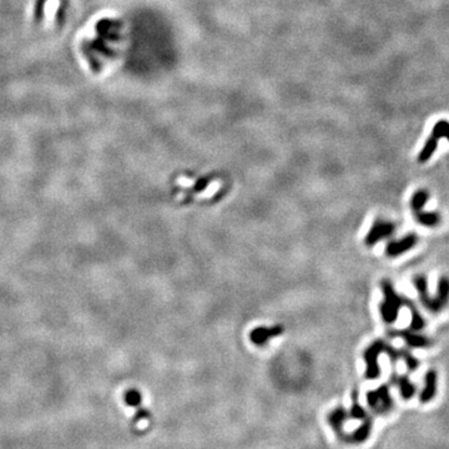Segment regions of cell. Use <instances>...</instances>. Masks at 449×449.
Returning <instances> with one entry per match:
<instances>
[{"label": "cell", "instance_id": "6da1fadb", "mask_svg": "<svg viewBox=\"0 0 449 449\" xmlns=\"http://www.w3.org/2000/svg\"><path fill=\"white\" fill-rule=\"evenodd\" d=\"M123 39V23L118 19H101L96 24V35L83 45L90 65L99 71L116 55V45Z\"/></svg>", "mask_w": 449, "mask_h": 449}, {"label": "cell", "instance_id": "7a4b0ae2", "mask_svg": "<svg viewBox=\"0 0 449 449\" xmlns=\"http://www.w3.org/2000/svg\"><path fill=\"white\" fill-rule=\"evenodd\" d=\"M382 291H383V302L379 305V312L382 318L387 324L395 323L398 318L401 307L404 306V298L399 296L393 287L389 280H383L381 282Z\"/></svg>", "mask_w": 449, "mask_h": 449}, {"label": "cell", "instance_id": "3957f363", "mask_svg": "<svg viewBox=\"0 0 449 449\" xmlns=\"http://www.w3.org/2000/svg\"><path fill=\"white\" fill-rule=\"evenodd\" d=\"M386 342L382 340L375 341L364 350V362H366V377L368 379H376L381 375L378 358L379 355L384 353Z\"/></svg>", "mask_w": 449, "mask_h": 449}, {"label": "cell", "instance_id": "277c9868", "mask_svg": "<svg viewBox=\"0 0 449 449\" xmlns=\"http://www.w3.org/2000/svg\"><path fill=\"white\" fill-rule=\"evenodd\" d=\"M367 402L373 411L378 413L389 412L393 405L392 397L389 395V388L387 386L378 387L376 391H370L367 393Z\"/></svg>", "mask_w": 449, "mask_h": 449}, {"label": "cell", "instance_id": "5b68a950", "mask_svg": "<svg viewBox=\"0 0 449 449\" xmlns=\"http://www.w3.org/2000/svg\"><path fill=\"white\" fill-rule=\"evenodd\" d=\"M396 231V225L393 222L387 221V220L378 219L376 220L375 224L372 225L370 230L367 233L364 242L367 246H375L376 243H378L382 240L388 239V237L392 236Z\"/></svg>", "mask_w": 449, "mask_h": 449}, {"label": "cell", "instance_id": "8992f818", "mask_svg": "<svg viewBox=\"0 0 449 449\" xmlns=\"http://www.w3.org/2000/svg\"><path fill=\"white\" fill-rule=\"evenodd\" d=\"M417 243H418V236L416 233H408L402 239L388 242L386 246V255L389 257H398L412 250Z\"/></svg>", "mask_w": 449, "mask_h": 449}, {"label": "cell", "instance_id": "52a82bcc", "mask_svg": "<svg viewBox=\"0 0 449 449\" xmlns=\"http://www.w3.org/2000/svg\"><path fill=\"white\" fill-rule=\"evenodd\" d=\"M393 335L401 337L405 342V344L408 347H411V348H428L432 344L431 338H428L424 335H421V333L417 331H412L411 328L397 331Z\"/></svg>", "mask_w": 449, "mask_h": 449}, {"label": "cell", "instance_id": "ba28073f", "mask_svg": "<svg viewBox=\"0 0 449 449\" xmlns=\"http://www.w3.org/2000/svg\"><path fill=\"white\" fill-rule=\"evenodd\" d=\"M283 327L282 326H274V327H257L250 333V341L256 346H263L269 340L277 337V336L282 335Z\"/></svg>", "mask_w": 449, "mask_h": 449}, {"label": "cell", "instance_id": "9c48e42d", "mask_svg": "<svg viewBox=\"0 0 449 449\" xmlns=\"http://www.w3.org/2000/svg\"><path fill=\"white\" fill-rule=\"evenodd\" d=\"M413 285L418 292L419 301L425 309L433 314L434 311V301L433 297L428 292V281L424 275H417L413 277Z\"/></svg>", "mask_w": 449, "mask_h": 449}, {"label": "cell", "instance_id": "30bf717a", "mask_svg": "<svg viewBox=\"0 0 449 449\" xmlns=\"http://www.w3.org/2000/svg\"><path fill=\"white\" fill-rule=\"evenodd\" d=\"M434 311L433 314H439L449 305V279L442 276L437 283V294L433 297Z\"/></svg>", "mask_w": 449, "mask_h": 449}, {"label": "cell", "instance_id": "8fae6325", "mask_svg": "<svg viewBox=\"0 0 449 449\" xmlns=\"http://www.w3.org/2000/svg\"><path fill=\"white\" fill-rule=\"evenodd\" d=\"M437 382H438V375L434 369H430L424 376V387L422 392L419 393V401L422 403H430L437 395Z\"/></svg>", "mask_w": 449, "mask_h": 449}, {"label": "cell", "instance_id": "7c38bea8", "mask_svg": "<svg viewBox=\"0 0 449 449\" xmlns=\"http://www.w3.org/2000/svg\"><path fill=\"white\" fill-rule=\"evenodd\" d=\"M392 381L393 383L399 388L401 396L403 397L404 399H411L414 395H416L417 388L414 386V383L411 382V379L408 378L407 376H393Z\"/></svg>", "mask_w": 449, "mask_h": 449}, {"label": "cell", "instance_id": "4fadbf2b", "mask_svg": "<svg viewBox=\"0 0 449 449\" xmlns=\"http://www.w3.org/2000/svg\"><path fill=\"white\" fill-rule=\"evenodd\" d=\"M404 306H407L411 311V318H412V321H411L409 328L412 329V331H417V332L422 331V329L425 327V321L424 318H423L421 312H419V309L417 308L416 305H414L412 301L408 300V298H404Z\"/></svg>", "mask_w": 449, "mask_h": 449}, {"label": "cell", "instance_id": "5bb4252c", "mask_svg": "<svg viewBox=\"0 0 449 449\" xmlns=\"http://www.w3.org/2000/svg\"><path fill=\"white\" fill-rule=\"evenodd\" d=\"M414 219L419 225L425 226V227H436L440 224L442 217L438 212H425V211H419V212L413 213Z\"/></svg>", "mask_w": 449, "mask_h": 449}, {"label": "cell", "instance_id": "9a60e30c", "mask_svg": "<svg viewBox=\"0 0 449 449\" xmlns=\"http://www.w3.org/2000/svg\"><path fill=\"white\" fill-rule=\"evenodd\" d=\"M430 192L425 189H419L413 193L412 198H411V208H412V212H419L424 208L427 202L430 201Z\"/></svg>", "mask_w": 449, "mask_h": 449}, {"label": "cell", "instance_id": "2e32d148", "mask_svg": "<svg viewBox=\"0 0 449 449\" xmlns=\"http://www.w3.org/2000/svg\"><path fill=\"white\" fill-rule=\"evenodd\" d=\"M437 146H438V140H437L436 138H433V136L428 138L427 141H425L424 146H423V149L421 150V152H419L418 155V162L424 164V162L430 160L432 156H433V153L436 152Z\"/></svg>", "mask_w": 449, "mask_h": 449}, {"label": "cell", "instance_id": "e0dca14e", "mask_svg": "<svg viewBox=\"0 0 449 449\" xmlns=\"http://www.w3.org/2000/svg\"><path fill=\"white\" fill-rule=\"evenodd\" d=\"M399 356H401V359L404 362L409 372H416L418 369L419 361L411 353L409 349L399 348Z\"/></svg>", "mask_w": 449, "mask_h": 449}, {"label": "cell", "instance_id": "ac0fdd59", "mask_svg": "<svg viewBox=\"0 0 449 449\" xmlns=\"http://www.w3.org/2000/svg\"><path fill=\"white\" fill-rule=\"evenodd\" d=\"M432 136L436 138L437 140L439 139L445 138L449 141V123L445 120H440L433 127V131H432Z\"/></svg>", "mask_w": 449, "mask_h": 449}, {"label": "cell", "instance_id": "d6986e66", "mask_svg": "<svg viewBox=\"0 0 449 449\" xmlns=\"http://www.w3.org/2000/svg\"><path fill=\"white\" fill-rule=\"evenodd\" d=\"M141 393L139 392V391H136L132 388V389H129L125 393V402L127 405H130V407H139V405L141 404Z\"/></svg>", "mask_w": 449, "mask_h": 449}, {"label": "cell", "instance_id": "ffe728a7", "mask_svg": "<svg viewBox=\"0 0 449 449\" xmlns=\"http://www.w3.org/2000/svg\"><path fill=\"white\" fill-rule=\"evenodd\" d=\"M352 416L357 417V418H363V417L366 416V413H364L363 408H362L361 405L355 403V405H353V408H352Z\"/></svg>", "mask_w": 449, "mask_h": 449}, {"label": "cell", "instance_id": "44dd1931", "mask_svg": "<svg viewBox=\"0 0 449 449\" xmlns=\"http://www.w3.org/2000/svg\"><path fill=\"white\" fill-rule=\"evenodd\" d=\"M147 416H149V413H147L146 411H145V409H139V412H138V414H136L135 419H136V421H139V419L144 418V417H147Z\"/></svg>", "mask_w": 449, "mask_h": 449}]
</instances>
